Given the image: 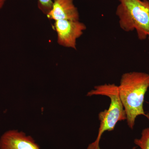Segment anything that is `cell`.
Instances as JSON below:
<instances>
[{"mask_svg": "<svg viewBox=\"0 0 149 149\" xmlns=\"http://www.w3.org/2000/svg\"><path fill=\"white\" fill-rule=\"evenodd\" d=\"M118 86L129 128L133 129L136 118L140 116H143L149 120V113H146L143 107L145 95L149 88V74L126 72L123 74Z\"/></svg>", "mask_w": 149, "mask_h": 149, "instance_id": "obj_1", "label": "cell"}, {"mask_svg": "<svg viewBox=\"0 0 149 149\" xmlns=\"http://www.w3.org/2000/svg\"><path fill=\"white\" fill-rule=\"evenodd\" d=\"M118 1L116 14L120 28L125 32L136 31L139 40L149 41V1Z\"/></svg>", "mask_w": 149, "mask_h": 149, "instance_id": "obj_2", "label": "cell"}, {"mask_svg": "<svg viewBox=\"0 0 149 149\" xmlns=\"http://www.w3.org/2000/svg\"><path fill=\"white\" fill-rule=\"evenodd\" d=\"M93 95L107 96L111 100L108 109L99 113V119L100 123L97 136L87 148V149H101L100 141L103 133L106 131L114 130L118 122L126 120V116L119 97L117 85L114 84H105L95 86L87 95L89 97Z\"/></svg>", "mask_w": 149, "mask_h": 149, "instance_id": "obj_3", "label": "cell"}, {"mask_svg": "<svg viewBox=\"0 0 149 149\" xmlns=\"http://www.w3.org/2000/svg\"><path fill=\"white\" fill-rule=\"evenodd\" d=\"M54 28L60 45L73 49H77V40L87 29L79 20H58L55 21Z\"/></svg>", "mask_w": 149, "mask_h": 149, "instance_id": "obj_4", "label": "cell"}, {"mask_svg": "<svg viewBox=\"0 0 149 149\" xmlns=\"http://www.w3.org/2000/svg\"><path fill=\"white\" fill-rule=\"evenodd\" d=\"M0 149H40L34 139L25 133L8 130L0 138Z\"/></svg>", "mask_w": 149, "mask_h": 149, "instance_id": "obj_5", "label": "cell"}, {"mask_svg": "<svg viewBox=\"0 0 149 149\" xmlns=\"http://www.w3.org/2000/svg\"><path fill=\"white\" fill-rule=\"evenodd\" d=\"M48 19L58 20H79L80 15L73 0H54L47 15Z\"/></svg>", "mask_w": 149, "mask_h": 149, "instance_id": "obj_6", "label": "cell"}, {"mask_svg": "<svg viewBox=\"0 0 149 149\" xmlns=\"http://www.w3.org/2000/svg\"><path fill=\"white\" fill-rule=\"evenodd\" d=\"M134 143L141 149H149V128L142 130L141 138L135 139Z\"/></svg>", "mask_w": 149, "mask_h": 149, "instance_id": "obj_7", "label": "cell"}, {"mask_svg": "<svg viewBox=\"0 0 149 149\" xmlns=\"http://www.w3.org/2000/svg\"><path fill=\"white\" fill-rule=\"evenodd\" d=\"M54 0H38L39 8L43 13L47 15L50 10Z\"/></svg>", "mask_w": 149, "mask_h": 149, "instance_id": "obj_8", "label": "cell"}, {"mask_svg": "<svg viewBox=\"0 0 149 149\" xmlns=\"http://www.w3.org/2000/svg\"><path fill=\"white\" fill-rule=\"evenodd\" d=\"M7 0H0V10L2 8Z\"/></svg>", "mask_w": 149, "mask_h": 149, "instance_id": "obj_9", "label": "cell"}, {"mask_svg": "<svg viewBox=\"0 0 149 149\" xmlns=\"http://www.w3.org/2000/svg\"><path fill=\"white\" fill-rule=\"evenodd\" d=\"M132 149H137V148H136V147H133Z\"/></svg>", "mask_w": 149, "mask_h": 149, "instance_id": "obj_10", "label": "cell"}, {"mask_svg": "<svg viewBox=\"0 0 149 149\" xmlns=\"http://www.w3.org/2000/svg\"><path fill=\"white\" fill-rule=\"evenodd\" d=\"M148 1H149V0H148Z\"/></svg>", "mask_w": 149, "mask_h": 149, "instance_id": "obj_11", "label": "cell"}]
</instances>
